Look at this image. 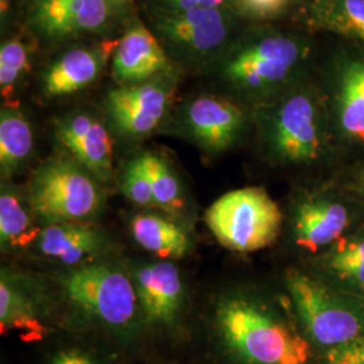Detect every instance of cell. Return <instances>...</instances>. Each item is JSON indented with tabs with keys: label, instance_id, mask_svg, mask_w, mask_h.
Masks as SVG:
<instances>
[{
	"label": "cell",
	"instance_id": "cell-15",
	"mask_svg": "<svg viewBox=\"0 0 364 364\" xmlns=\"http://www.w3.org/2000/svg\"><path fill=\"white\" fill-rule=\"evenodd\" d=\"M119 39H103L78 45L55 57L39 76V88L45 97L60 99L82 91L103 75L117 49Z\"/></svg>",
	"mask_w": 364,
	"mask_h": 364
},
{
	"label": "cell",
	"instance_id": "cell-9",
	"mask_svg": "<svg viewBox=\"0 0 364 364\" xmlns=\"http://www.w3.org/2000/svg\"><path fill=\"white\" fill-rule=\"evenodd\" d=\"M178 77L180 72L109 90L105 108L112 130L130 141L154 132L171 109Z\"/></svg>",
	"mask_w": 364,
	"mask_h": 364
},
{
	"label": "cell",
	"instance_id": "cell-1",
	"mask_svg": "<svg viewBox=\"0 0 364 364\" xmlns=\"http://www.w3.org/2000/svg\"><path fill=\"white\" fill-rule=\"evenodd\" d=\"M311 57L308 36L260 25L239 33L209 68L225 87L255 107L305 78Z\"/></svg>",
	"mask_w": 364,
	"mask_h": 364
},
{
	"label": "cell",
	"instance_id": "cell-2",
	"mask_svg": "<svg viewBox=\"0 0 364 364\" xmlns=\"http://www.w3.org/2000/svg\"><path fill=\"white\" fill-rule=\"evenodd\" d=\"M260 144L278 165H312L329 150L332 120L326 91L302 78L254 107Z\"/></svg>",
	"mask_w": 364,
	"mask_h": 364
},
{
	"label": "cell",
	"instance_id": "cell-28",
	"mask_svg": "<svg viewBox=\"0 0 364 364\" xmlns=\"http://www.w3.org/2000/svg\"><path fill=\"white\" fill-rule=\"evenodd\" d=\"M122 191L132 204L139 207H156L154 196L142 154L127 164L122 174Z\"/></svg>",
	"mask_w": 364,
	"mask_h": 364
},
{
	"label": "cell",
	"instance_id": "cell-17",
	"mask_svg": "<svg viewBox=\"0 0 364 364\" xmlns=\"http://www.w3.org/2000/svg\"><path fill=\"white\" fill-rule=\"evenodd\" d=\"M134 285L138 302L150 321L169 324L180 312L183 284L180 270L170 262L147 263L136 269Z\"/></svg>",
	"mask_w": 364,
	"mask_h": 364
},
{
	"label": "cell",
	"instance_id": "cell-29",
	"mask_svg": "<svg viewBox=\"0 0 364 364\" xmlns=\"http://www.w3.org/2000/svg\"><path fill=\"white\" fill-rule=\"evenodd\" d=\"M154 10L178 13L197 9H227L232 10V0H154Z\"/></svg>",
	"mask_w": 364,
	"mask_h": 364
},
{
	"label": "cell",
	"instance_id": "cell-26",
	"mask_svg": "<svg viewBox=\"0 0 364 364\" xmlns=\"http://www.w3.org/2000/svg\"><path fill=\"white\" fill-rule=\"evenodd\" d=\"M156 208L169 213H180L183 209V196L180 180L169 162L159 154L142 153Z\"/></svg>",
	"mask_w": 364,
	"mask_h": 364
},
{
	"label": "cell",
	"instance_id": "cell-8",
	"mask_svg": "<svg viewBox=\"0 0 364 364\" xmlns=\"http://www.w3.org/2000/svg\"><path fill=\"white\" fill-rule=\"evenodd\" d=\"M61 285L72 304L105 326L124 328L136 316L134 281L117 266L81 264L61 277Z\"/></svg>",
	"mask_w": 364,
	"mask_h": 364
},
{
	"label": "cell",
	"instance_id": "cell-18",
	"mask_svg": "<svg viewBox=\"0 0 364 364\" xmlns=\"http://www.w3.org/2000/svg\"><path fill=\"white\" fill-rule=\"evenodd\" d=\"M39 252L63 264L77 267L111 247L103 231L82 221H68L46 225L37 239Z\"/></svg>",
	"mask_w": 364,
	"mask_h": 364
},
{
	"label": "cell",
	"instance_id": "cell-25",
	"mask_svg": "<svg viewBox=\"0 0 364 364\" xmlns=\"http://www.w3.org/2000/svg\"><path fill=\"white\" fill-rule=\"evenodd\" d=\"M0 326L9 329H31L38 326L31 296L3 270L0 278Z\"/></svg>",
	"mask_w": 364,
	"mask_h": 364
},
{
	"label": "cell",
	"instance_id": "cell-30",
	"mask_svg": "<svg viewBox=\"0 0 364 364\" xmlns=\"http://www.w3.org/2000/svg\"><path fill=\"white\" fill-rule=\"evenodd\" d=\"M326 364H364V336L326 351Z\"/></svg>",
	"mask_w": 364,
	"mask_h": 364
},
{
	"label": "cell",
	"instance_id": "cell-33",
	"mask_svg": "<svg viewBox=\"0 0 364 364\" xmlns=\"http://www.w3.org/2000/svg\"><path fill=\"white\" fill-rule=\"evenodd\" d=\"M1 1V6H0V14H1V23H4V22H7V19H9V16H10V3H11V0H0Z\"/></svg>",
	"mask_w": 364,
	"mask_h": 364
},
{
	"label": "cell",
	"instance_id": "cell-6",
	"mask_svg": "<svg viewBox=\"0 0 364 364\" xmlns=\"http://www.w3.org/2000/svg\"><path fill=\"white\" fill-rule=\"evenodd\" d=\"M96 180L76 161L49 159L31 177L28 188L31 210L46 225L87 220L100 212L105 201Z\"/></svg>",
	"mask_w": 364,
	"mask_h": 364
},
{
	"label": "cell",
	"instance_id": "cell-16",
	"mask_svg": "<svg viewBox=\"0 0 364 364\" xmlns=\"http://www.w3.org/2000/svg\"><path fill=\"white\" fill-rule=\"evenodd\" d=\"M55 138L99 181L112 176L114 144L108 127L91 112L75 111L60 117Z\"/></svg>",
	"mask_w": 364,
	"mask_h": 364
},
{
	"label": "cell",
	"instance_id": "cell-5",
	"mask_svg": "<svg viewBox=\"0 0 364 364\" xmlns=\"http://www.w3.org/2000/svg\"><path fill=\"white\" fill-rule=\"evenodd\" d=\"M240 18L227 9H197L178 13L153 10L154 31L177 65L210 66L237 36Z\"/></svg>",
	"mask_w": 364,
	"mask_h": 364
},
{
	"label": "cell",
	"instance_id": "cell-7",
	"mask_svg": "<svg viewBox=\"0 0 364 364\" xmlns=\"http://www.w3.org/2000/svg\"><path fill=\"white\" fill-rule=\"evenodd\" d=\"M282 212L262 188L231 191L218 198L205 213L209 231L221 246L235 252H254L277 239Z\"/></svg>",
	"mask_w": 364,
	"mask_h": 364
},
{
	"label": "cell",
	"instance_id": "cell-14",
	"mask_svg": "<svg viewBox=\"0 0 364 364\" xmlns=\"http://www.w3.org/2000/svg\"><path fill=\"white\" fill-rule=\"evenodd\" d=\"M112 77L117 85L139 84L180 72L154 31L138 16H130L124 34L117 41L111 60Z\"/></svg>",
	"mask_w": 364,
	"mask_h": 364
},
{
	"label": "cell",
	"instance_id": "cell-22",
	"mask_svg": "<svg viewBox=\"0 0 364 364\" xmlns=\"http://www.w3.org/2000/svg\"><path fill=\"white\" fill-rule=\"evenodd\" d=\"M34 134L30 120L16 105H4L0 112V170L10 177L33 154Z\"/></svg>",
	"mask_w": 364,
	"mask_h": 364
},
{
	"label": "cell",
	"instance_id": "cell-19",
	"mask_svg": "<svg viewBox=\"0 0 364 364\" xmlns=\"http://www.w3.org/2000/svg\"><path fill=\"white\" fill-rule=\"evenodd\" d=\"M312 275L329 287L364 297V224L314 257Z\"/></svg>",
	"mask_w": 364,
	"mask_h": 364
},
{
	"label": "cell",
	"instance_id": "cell-31",
	"mask_svg": "<svg viewBox=\"0 0 364 364\" xmlns=\"http://www.w3.org/2000/svg\"><path fill=\"white\" fill-rule=\"evenodd\" d=\"M52 364H95L91 359L76 351L58 352L53 358Z\"/></svg>",
	"mask_w": 364,
	"mask_h": 364
},
{
	"label": "cell",
	"instance_id": "cell-24",
	"mask_svg": "<svg viewBox=\"0 0 364 364\" xmlns=\"http://www.w3.org/2000/svg\"><path fill=\"white\" fill-rule=\"evenodd\" d=\"M37 41L34 37L13 36L0 46V92L1 97L10 100L19 91L34 65Z\"/></svg>",
	"mask_w": 364,
	"mask_h": 364
},
{
	"label": "cell",
	"instance_id": "cell-34",
	"mask_svg": "<svg viewBox=\"0 0 364 364\" xmlns=\"http://www.w3.org/2000/svg\"><path fill=\"white\" fill-rule=\"evenodd\" d=\"M358 189L364 197V169L360 171V174L358 177Z\"/></svg>",
	"mask_w": 364,
	"mask_h": 364
},
{
	"label": "cell",
	"instance_id": "cell-3",
	"mask_svg": "<svg viewBox=\"0 0 364 364\" xmlns=\"http://www.w3.org/2000/svg\"><path fill=\"white\" fill-rule=\"evenodd\" d=\"M216 326L224 344L245 364H306L311 359L308 338L258 296L236 293L221 299Z\"/></svg>",
	"mask_w": 364,
	"mask_h": 364
},
{
	"label": "cell",
	"instance_id": "cell-13",
	"mask_svg": "<svg viewBox=\"0 0 364 364\" xmlns=\"http://www.w3.org/2000/svg\"><path fill=\"white\" fill-rule=\"evenodd\" d=\"M326 99L333 134L364 144V52L338 55L326 73Z\"/></svg>",
	"mask_w": 364,
	"mask_h": 364
},
{
	"label": "cell",
	"instance_id": "cell-32",
	"mask_svg": "<svg viewBox=\"0 0 364 364\" xmlns=\"http://www.w3.org/2000/svg\"><path fill=\"white\" fill-rule=\"evenodd\" d=\"M65 1H69V0H28L27 14L38 13V11H42V10H46V9H50V7H54V6L63 4Z\"/></svg>",
	"mask_w": 364,
	"mask_h": 364
},
{
	"label": "cell",
	"instance_id": "cell-12",
	"mask_svg": "<svg viewBox=\"0 0 364 364\" xmlns=\"http://www.w3.org/2000/svg\"><path fill=\"white\" fill-rule=\"evenodd\" d=\"M182 132L209 154H219L240 141L247 115L234 100L218 95H198L180 109Z\"/></svg>",
	"mask_w": 364,
	"mask_h": 364
},
{
	"label": "cell",
	"instance_id": "cell-11",
	"mask_svg": "<svg viewBox=\"0 0 364 364\" xmlns=\"http://www.w3.org/2000/svg\"><path fill=\"white\" fill-rule=\"evenodd\" d=\"M135 0H69L27 14L28 30L50 42L105 33L119 21L129 19Z\"/></svg>",
	"mask_w": 364,
	"mask_h": 364
},
{
	"label": "cell",
	"instance_id": "cell-4",
	"mask_svg": "<svg viewBox=\"0 0 364 364\" xmlns=\"http://www.w3.org/2000/svg\"><path fill=\"white\" fill-rule=\"evenodd\" d=\"M285 287L309 343L331 351L364 336V297L329 287L312 274L287 270Z\"/></svg>",
	"mask_w": 364,
	"mask_h": 364
},
{
	"label": "cell",
	"instance_id": "cell-10",
	"mask_svg": "<svg viewBox=\"0 0 364 364\" xmlns=\"http://www.w3.org/2000/svg\"><path fill=\"white\" fill-rule=\"evenodd\" d=\"M359 220V209L351 200L333 191H316L299 196L293 204L290 231L297 247L317 257L360 227Z\"/></svg>",
	"mask_w": 364,
	"mask_h": 364
},
{
	"label": "cell",
	"instance_id": "cell-21",
	"mask_svg": "<svg viewBox=\"0 0 364 364\" xmlns=\"http://www.w3.org/2000/svg\"><path fill=\"white\" fill-rule=\"evenodd\" d=\"M134 240L159 258L178 259L191 250L188 232L174 221L154 213L135 215L130 223Z\"/></svg>",
	"mask_w": 364,
	"mask_h": 364
},
{
	"label": "cell",
	"instance_id": "cell-27",
	"mask_svg": "<svg viewBox=\"0 0 364 364\" xmlns=\"http://www.w3.org/2000/svg\"><path fill=\"white\" fill-rule=\"evenodd\" d=\"M302 0H232L234 13L240 21L267 23L299 10Z\"/></svg>",
	"mask_w": 364,
	"mask_h": 364
},
{
	"label": "cell",
	"instance_id": "cell-20",
	"mask_svg": "<svg viewBox=\"0 0 364 364\" xmlns=\"http://www.w3.org/2000/svg\"><path fill=\"white\" fill-rule=\"evenodd\" d=\"M299 10L313 30L364 43V0H302Z\"/></svg>",
	"mask_w": 364,
	"mask_h": 364
},
{
	"label": "cell",
	"instance_id": "cell-23",
	"mask_svg": "<svg viewBox=\"0 0 364 364\" xmlns=\"http://www.w3.org/2000/svg\"><path fill=\"white\" fill-rule=\"evenodd\" d=\"M41 232L34 227L22 197L10 183L0 192V243L3 250L25 248L37 242Z\"/></svg>",
	"mask_w": 364,
	"mask_h": 364
}]
</instances>
